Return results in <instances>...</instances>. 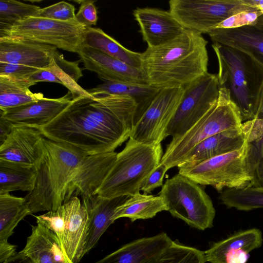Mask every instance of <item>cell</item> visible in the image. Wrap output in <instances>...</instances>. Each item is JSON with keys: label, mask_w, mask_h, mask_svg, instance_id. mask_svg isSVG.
Instances as JSON below:
<instances>
[{"label": "cell", "mask_w": 263, "mask_h": 263, "mask_svg": "<svg viewBox=\"0 0 263 263\" xmlns=\"http://www.w3.org/2000/svg\"><path fill=\"white\" fill-rule=\"evenodd\" d=\"M137 107L126 95L89 93L72 99L54 119L37 129L45 138L88 155L114 152L129 138Z\"/></svg>", "instance_id": "cell-1"}, {"label": "cell", "mask_w": 263, "mask_h": 263, "mask_svg": "<svg viewBox=\"0 0 263 263\" xmlns=\"http://www.w3.org/2000/svg\"><path fill=\"white\" fill-rule=\"evenodd\" d=\"M208 42L201 34L186 29L141 55L148 85L159 89L184 87L208 72Z\"/></svg>", "instance_id": "cell-2"}, {"label": "cell", "mask_w": 263, "mask_h": 263, "mask_svg": "<svg viewBox=\"0 0 263 263\" xmlns=\"http://www.w3.org/2000/svg\"><path fill=\"white\" fill-rule=\"evenodd\" d=\"M88 154L79 148L44 138L42 154L34 167V189L25 197L30 213L57 210L68 186Z\"/></svg>", "instance_id": "cell-3"}, {"label": "cell", "mask_w": 263, "mask_h": 263, "mask_svg": "<svg viewBox=\"0 0 263 263\" xmlns=\"http://www.w3.org/2000/svg\"><path fill=\"white\" fill-rule=\"evenodd\" d=\"M212 47L218 61L220 87L228 91L243 122L254 119L263 86V67L236 48L218 43Z\"/></svg>", "instance_id": "cell-4"}, {"label": "cell", "mask_w": 263, "mask_h": 263, "mask_svg": "<svg viewBox=\"0 0 263 263\" xmlns=\"http://www.w3.org/2000/svg\"><path fill=\"white\" fill-rule=\"evenodd\" d=\"M160 144H146L129 139L96 195L105 198L139 193L147 178L161 161Z\"/></svg>", "instance_id": "cell-5"}, {"label": "cell", "mask_w": 263, "mask_h": 263, "mask_svg": "<svg viewBox=\"0 0 263 263\" xmlns=\"http://www.w3.org/2000/svg\"><path fill=\"white\" fill-rule=\"evenodd\" d=\"M240 111L228 91L220 87L216 102L206 113L182 136L172 138L161 162L167 168L181 164L190 151L205 139L217 133L241 126Z\"/></svg>", "instance_id": "cell-6"}, {"label": "cell", "mask_w": 263, "mask_h": 263, "mask_svg": "<svg viewBox=\"0 0 263 263\" xmlns=\"http://www.w3.org/2000/svg\"><path fill=\"white\" fill-rule=\"evenodd\" d=\"M159 194L173 217L200 230L213 227L215 210L200 184L178 173L165 181Z\"/></svg>", "instance_id": "cell-7"}, {"label": "cell", "mask_w": 263, "mask_h": 263, "mask_svg": "<svg viewBox=\"0 0 263 263\" xmlns=\"http://www.w3.org/2000/svg\"><path fill=\"white\" fill-rule=\"evenodd\" d=\"M247 153L245 141L239 149L192 166H179V174L200 185H211L218 191L251 186L253 177L248 166Z\"/></svg>", "instance_id": "cell-8"}, {"label": "cell", "mask_w": 263, "mask_h": 263, "mask_svg": "<svg viewBox=\"0 0 263 263\" xmlns=\"http://www.w3.org/2000/svg\"><path fill=\"white\" fill-rule=\"evenodd\" d=\"M36 223L53 231L72 263H78L85 254L89 215L77 196H72L57 210L35 216Z\"/></svg>", "instance_id": "cell-9"}, {"label": "cell", "mask_w": 263, "mask_h": 263, "mask_svg": "<svg viewBox=\"0 0 263 263\" xmlns=\"http://www.w3.org/2000/svg\"><path fill=\"white\" fill-rule=\"evenodd\" d=\"M86 29V27L76 20L59 21L31 16L0 31V36L17 37L77 53L81 47Z\"/></svg>", "instance_id": "cell-10"}, {"label": "cell", "mask_w": 263, "mask_h": 263, "mask_svg": "<svg viewBox=\"0 0 263 263\" xmlns=\"http://www.w3.org/2000/svg\"><path fill=\"white\" fill-rule=\"evenodd\" d=\"M168 4V11L185 29L200 34H209L232 15L256 9L243 0H170Z\"/></svg>", "instance_id": "cell-11"}, {"label": "cell", "mask_w": 263, "mask_h": 263, "mask_svg": "<svg viewBox=\"0 0 263 263\" xmlns=\"http://www.w3.org/2000/svg\"><path fill=\"white\" fill-rule=\"evenodd\" d=\"M183 88L182 99L167 127L166 137H180L195 124L217 101L220 85L217 74L208 72Z\"/></svg>", "instance_id": "cell-12"}, {"label": "cell", "mask_w": 263, "mask_h": 263, "mask_svg": "<svg viewBox=\"0 0 263 263\" xmlns=\"http://www.w3.org/2000/svg\"><path fill=\"white\" fill-rule=\"evenodd\" d=\"M183 87L162 89L135 123L129 139L146 144H160L181 102Z\"/></svg>", "instance_id": "cell-13"}, {"label": "cell", "mask_w": 263, "mask_h": 263, "mask_svg": "<svg viewBox=\"0 0 263 263\" xmlns=\"http://www.w3.org/2000/svg\"><path fill=\"white\" fill-rule=\"evenodd\" d=\"M77 53L85 69L96 73L103 82L148 85L141 68L133 67L99 50L81 45Z\"/></svg>", "instance_id": "cell-14"}, {"label": "cell", "mask_w": 263, "mask_h": 263, "mask_svg": "<svg viewBox=\"0 0 263 263\" xmlns=\"http://www.w3.org/2000/svg\"><path fill=\"white\" fill-rule=\"evenodd\" d=\"M72 99L69 91L59 98H43L35 102L0 110V118L9 121L14 126L37 129L54 119L69 105Z\"/></svg>", "instance_id": "cell-15"}, {"label": "cell", "mask_w": 263, "mask_h": 263, "mask_svg": "<svg viewBox=\"0 0 263 263\" xmlns=\"http://www.w3.org/2000/svg\"><path fill=\"white\" fill-rule=\"evenodd\" d=\"M44 138L37 128L14 126L0 145V160L35 167L42 154Z\"/></svg>", "instance_id": "cell-16"}, {"label": "cell", "mask_w": 263, "mask_h": 263, "mask_svg": "<svg viewBox=\"0 0 263 263\" xmlns=\"http://www.w3.org/2000/svg\"><path fill=\"white\" fill-rule=\"evenodd\" d=\"M52 46L17 37L0 36V62L46 69L59 51Z\"/></svg>", "instance_id": "cell-17"}, {"label": "cell", "mask_w": 263, "mask_h": 263, "mask_svg": "<svg viewBox=\"0 0 263 263\" xmlns=\"http://www.w3.org/2000/svg\"><path fill=\"white\" fill-rule=\"evenodd\" d=\"M133 15L148 47H156L176 38L186 29L169 11L154 8H138Z\"/></svg>", "instance_id": "cell-18"}, {"label": "cell", "mask_w": 263, "mask_h": 263, "mask_svg": "<svg viewBox=\"0 0 263 263\" xmlns=\"http://www.w3.org/2000/svg\"><path fill=\"white\" fill-rule=\"evenodd\" d=\"M117 155L115 152L88 155L70 183L64 202L73 195H80L82 199L95 195L114 165Z\"/></svg>", "instance_id": "cell-19"}, {"label": "cell", "mask_w": 263, "mask_h": 263, "mask_svg": "<svg viewBox=\"0 0 263 263\" xmlns=\"http://www.w3.org/2000/svg\"><path fill=\"white\" fill-rule=\"evenodd\" d=\"M208 34L213 43L242 51L263 67V14L251 25L237 28L215 29Z\"/></svg>", "instance_id": "cell-20"}, {"label": "cell", "mask_w": 263, "mask_h": 263, "mask_svg": "<svg viewBox=\"0 0 263 263\" xmlns=\"http://www.w3.org/2000/svg\"><path fill=\"white\" fill-rule=\"evenodd\" d=\"M172 242L162 232L128 242L94 263H154Z\"/></svg>", "instance_id": "cell-21"}, {"label": "cell", "mask_w": 263, "mask_h": 263, "mask_svg": "<svg viewBox=\"0 0 263 263\" xmlns=\"http://www.w3.org/2000/svg\"><path fill=\"white\" fill-rule=\"evenodd\" d=\"M129 197L105 198L95 195L83 198V204L89 215L85 254L96 246L106 229L114 222L112 217L115 210Z\"/></svg>", "instance_id": "cell-22"}, {"label": "cell", "mask_w": 263, "mask_h": 263, "mask_svg": "<svg viewBox=\"0 0 263 263\" xmlns=\"http://www.w3.org/2000/svg\"><path fill=\"white\" fill-rule=\"evenodd\" d=\"M246 137L242 125L210 136L193 148L179 166H190L203 161L240 149Z\"/></svg>", "instance_id": "cell-23"}, {"label": "cell", "mask_w": 263, "mask_h": 263, "mask_svg": "<svg viewBox=\"0 0 263 263\" xmlns=\"http://www.w3.org/2000/svg\"><path fill=\"white\" fill-rule=\"evenodd\" d=\"M21 252L34 263H72L56 234L41 223L32 226L31 233Z\"/></svg>", "instance_id": "cell-24"}, {"label": "cell", "mask_w": 263, "mask_h": 263, "mask_svg": "<svg viewBox=\"0 0 263 263\" xmlns=\"http://www.w3.org/2000/svg\"><path fill=\"white\" fill-rule=\"evenodd\" d=\"M68 61L58 51L50 65L43 69L40 73L42 82H53L66 87L71 93L72 99L85 96L89 93L78 84L83 76L79 62Z\"/></svg>", "instance_id": "cell-25"}, {"label": "cell", "mask_w": 263, "mask_h": 263, "mask_svg": "<svg viewBox=\"0 0 263 263\" xmlns=\"http://www.w3.org/2000/svg\"><path fill=\"white\" fill-rule=\"evenodd\" d=\"M262 241L261 232L258 229L239 232L224 240L213 243L204 251L205 261L210 263H224L228 253L240 250L249 253L260 247Z\"/></svg>", "instance_id": "cell-26"}, {"label": "cell", "mask_w": 263, "mask_h": 263, "mask_svg": "<svg viewBox=\"0 0 263 263\" xmlns=\"http://www.w3.org/2000/svg\"><path fill=\"white\" fill-rule=\"evenodd\" d=\"M82 45L99 50L133 67L141 68V53L126 48L99 28L86 27Z\"/></svg>", "instance_id": "cell-27"}, {"label": "cell", "mask_w": 263, "mask_h": 263, "mask_svg": "<svg viewBox=\"0 0 263 263\" xmlns=\"http://www.w3.org/2000/svg\"><path fill=\"white\" fill-rule=\"evenodd\" d=\"M242 127L246 137L248 164L253 177L251 186H263V119L245 121Z\"/></svg>", "instance_id": "cell-28"}, {"label": "cell", "mask_w": 263, "mask_h": 263, "mask_svg": "<svg viewBox=\"0 0 263 263\" xmlns=\"http://www.w3.org/2000/svg\"><path fill=\"white\" fill-rule=\"evenodd\" d=\"M160 89L149 85L118 82H104L95 88L86 89L89 93L126 95L133 99L138 107L135 123L149 106Z\"/></svg>", "instance_id": "cell-29"}, {"label": "cell", "mask_w": 263, "mask_h": 263, "mask_svg": "<svg viewBox=\"0 0 263 263\" xmlns=\"http://www.w3.org/2000/svg\"><path fill=\"white\" fill-rule=\"evenodd\" d=\"M163 211H167V208L160 196L139 193L129 196L119 205L115 210L112 219L115 221L126 217L133 222L137 219L152 218Z\"/></svg>", "instance_id": "cell-30"}, {"label": "cell", "mask_w": 263, "mask_h": 263, "mask_svg": "<svg viewBox=\"0 0 263 263\" xmlns=\"http://www.w3.org/2000/svg\"><path fill=\"white\" fill-rule=\"evenodd\" d=\"M34 83L25 78L0 76V110L20 106L44 98L29 88Z\"/></svg>", "instance_id": "cell-31"}, {"label": "cell", "mask_w": 263, "mask_h": 263, "mask_svg": "<svg viewBox=\"0 0 263 263\" xmlns=\"http://www.w3.org/2000/svg\"><path fill=\"white\" fill-rule=\"evenodd\" d=\"M36 178L34 167L0 160V194L19 190L30 193Z\"/></svg>", "instance_id": "cell-32"}, {"label": "cell", "mask_w": 263, "mask_h": 263, "mask_svg": "<svg viewBox=\"0 0 263 263\" xmlns=\"http://www.w3.org/2000/svg\"><path fill=\"white\" fill-rule=\"evenodd\" d=\"M29 214L25 197H15L9 193L0 194V242L8 241L18 223Z\"/></svg>", "instance_id": "cell-33"}, {"label": "cell", "mask_w": 263, "mask_h": 263, "mask_svg": "<svg viewBox=\"0 0 263 263\" xmlns=\"http://www.w3.org/2000/svg\"><path fill=\"white\" fill-rule=\"evenodd\" d=\"M219 198L227 206L240 211L263 208V186L226 189L221 191Z\"/></svg>", "instance_id": "cell-34"}, {"label": "cell", "mask_w": 263, "mask_h": 263, "mask_svg": "<svg viewBox=\"0 0 263 263\" xmlns=\"http://www.w3.org/2000/svg\"><path fill=\"white\" fill-rule=\"evenodd\" d=\"M41 8L15 0L0 1V31L6 29L23 18L36 16Z\"/></svg>", "instance_id": "cell-35"}, {"label": "cell", "mask_w": 263, "mask_h": 263, "mask_svg": "<svg viewBox=\"0 0 263 263\" xmlns=\"http://www.w3.org/2000/svg\"><path fill=\"white\" fill-rule=\"evenodd\" d=\"M204 252L173 241L154 263H205Z\"/></svg>", "instance_id": "cell-36"}, {"label": "cell", "mask_w": 263, "mask_h": 263, "mask_svg": "<svg viewBox=\"0 0 263 263\" xmlns=\"http://www.w3.org/2000/svg\"><path fill=\"white\" fill-rule=\"evenodd\" d=\"M36 16L59 21L76 20L75 8L72 4L62 1L41 8Z\"/></svg>", "instance_id": "cell-37"}, {"label": "cell", "mask_w": 263, "mask_h": 263, "mask_svg": "<svg viewBox=\"0 0 263 263\" xmlns=\"http://www.w3.org/2000/svg\"><path fill=\"white\" fill-rule=\"evenodd\" d=\"M262 15L257 9L240 12L220 23L215 29H232L241 27L255 23Z\"/></svg>", "instance_id": "cell-38"}, {"label": "cell", "mask_w": 263, "mask_h": 263, "mask_svg": "<svg viewBox=\"0 0 263 263\" xmlns=\"http://www.w3.org/2000/svg\"><path fill=\"white\" fill-rule=\"evenodd\" d=\"M80 4L79 10L76 14V20L86 27L96 25L98 20L97 10L94 4L95 1H74Z\"/></svg>", "instance_id": "cell-39"}, {"label": "cell", "mask_w": 263, "mask_h": 263, "mask_svg": "<svg viewBox=\"0 0 263 263\" xmlns=\"http://www.w3.org/2000/svg\"><path fill=\"white\" fill-rule=\"evenodd\" d=\"M168 169L160 162L158 166L146 180L141 190L144 194H147L158 187L163 185V177Z\"/></svg>", "instance_id": "cell-40"}, {"label": "cell", "mask_w": 263, "mask_h": 263, "mask_svg": "<svg viewBox=\"0 0 263 263\" xmlns=\"http://www.w3.org/2000/svg\"><path fill=\"white\" fill-rule=\"evenodd\" d=\"M38 69H39L20 64L0 62V76L22 78Z\"/></svg>", "instance_id": "cell-41"}, {"label": "cell", "mask_w": 263, "mask_h": 263, "mask_svg": "<svg viewBox=\"0 0 263 263\" xmlns=\"http://www.w3.org/2000/svg\"><path fill=\"white\" fill-rule=\"evenodd\" d=\"M249 256V253L243 250L229 253L225 256L224 263H246Z\"/></svg>", "instance_id": "cell-42"}, {"label": "cell", "mask_w": 263, "mask_h": 263, "mask_svg": "<svg viewBox=\"0 0 263 263\" xmlns=\"http://www.w3.org/2000/svg\"><path fill=\"white\" fill-rule=\"evenodd\" d=\"M16 246L8 241L0 242V263H3L16 252Z\"/></svg>", "instance_id": "cell-43"}, {"label": "cell", "mask_w": 263, "mask_h": 263, "mask_svg": "<svg viewBox=\"0 0 263 263\" xmlns=\"http://www.w3.org/2000/svg\"><path fill=\"white\" fill-rule=\"evenodd\" d=\"M14 126L9 121L0 118V145L7 139Z\"/></svg>", "instance_id": "cell-44"}, {"label": "cell", "mask_w": 263, "mask_h": 263, "mask_svg": "<svg viewBox=\"0 0 263 263\" xmlns=\"http://www.w3.org/2000/svg\"><path fill=\"white\" fill-rule=\"evenodd\" d=\"M3 263H34L21 251L16 253Z\"/></svg>", "instance_id": "cell-45"}, {"label": "cell", "mask_w": 263, "mask_h": 263, "mask_svg": "<svg viewBox=\"0 0 263 263\" xmlns=\"http://www.w3.org/2000/svg\"><path fill=\"white\" fill-rule=\"evenodd\" d=\"M245 4L251 8H255L263 14V0H243Z\"/></svg>", "instance_id": "cell-46"}, {"label": "cell", "mask_w": 263, "mask_h": 263, "mask_svg": "<svg viewBox=\"0 0 263 263\" xmlns=\"http://www.w3.org/2000/svg\"><path fill=\"white\" fill-rule=\"evenodd\" d=\"M254 119H263V86L261 92L257 112Z\"/></svg>", "instance_id": "cell-47"}]
</instances>
